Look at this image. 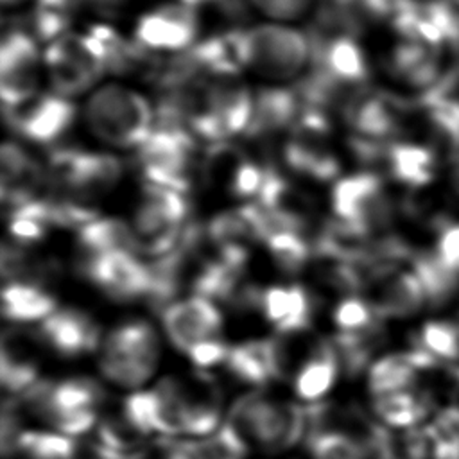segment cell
<instances>
[{
    "mask_svg": "<svg viewBox=\"0 0 459 459\" xmlns=\"http://www.w3.org/2000/svg\"><path fill=\"white\" fill-rule=\"evenodd\" d=\"M13 452L23 459H74L75 445L68 436L50 432H20Z\"/></svg>",
    "mask_w": 459,
    "mask_h": 459,
    "instance_id": "d6a6232c",
    "label": "cell"
},
{
    "mask_svg": "<svg viewBox=\"0 0 459 459\" xmlns=\"http://www.w3.org/2000/svg\"><path fill=\"white\" fill-rule=\"evenodd\" d=\"M56 310V299L47 290L29 281H11L2 292L4 317L18 323L47 319Z\"/></svg>",
    "mask_w": 459,
    "mask_h": 459,
    "instance_id": "83f0119b",
    "label": "cell"
},
{
    "mask_svg": "<svg viewBox=\"0 0 459 459\" xmlns=\"http://www.w3.org/2000/svg\"><path fill=\"white\" fill-rule=\"evenodd\" d=\"M39 337L59 355L79 357L97 350L100 328L88 314L66 308L54 312L43 321Z\"/></svg>",
    "mask_w": 459,
    "mask_h": 459,
    "instance_id": "2e32d148",
    "label": "cell"
},
{
    "mask_svg": "<svg viewBox=\"0 0 459 459\" xmlns=\"http://www.w3.org/2000/svg\"><path fill=\"white\" fill-rule=\"evenodd\" d=\"M230 348L221 339H210L195 344L186 355L197 368H210L226 360Z\"/></svg>",
    "mask_w": 459,
    "mask_h": 459,
    "instance_id": "f35d334b",
    "label": "cell"
},
{
    "mask_svg": "<svg viewBox=\"0 0 459 459\" xmlns=\"http://www.w3.org/2000/svg\"><path fill=\"white\" fill-rule=\"evenodd\" d=\"M5 124L32 143L50 145L59 140L75 120V106L63 95L47 93L23 106L4 108Z\"/></svg>",
    "mask_w": 459,
    "mask_h": 459,
    "instance_id": "7c38bea8",
    "label": "cell"
},
{
    "mask_svg": "<svg viewBox=\"0 0 459 459\" xmlns=\"http://www.w3.org/2000/svg\"><path fill=\"white\" fill-rule=\"evenodd\" d=\"M186 217L188 203L185 194L143 183L133 221L138 253L161 258L174 251L179 246Z\"/></svg>",
    "mask_w": 459,
    "mask_h": 459,
    "instance_id": "277c9868",
    "label": "cell"
},
{
    "mask_svg": "<svg viewBox=\"0 0 459 459\" xmlns=\"http://www.w3.org/2000/svg\"><path fill=\"white\" fill-rule=\"evenodd\" d=\"M429 405L427 396L409 389L375 396L373 411L384 423L396 429H409L429 414Z\"/></svg>",
    "mask_w": 459,
    "mask_h": 459,
    "instance_id": "4dcf8cb0",
    "label": "cell"
},
{
    "mask_svg": "<svg viewBox=\"0 0 459 459\" xmlns=\"http://www.w3.org/2000/svg\"><path fill=\"white\" fill-rule=\"evenodd\" d=\"M36 341L20 330H9L2 339V387L7 393H25L38 382Z\"/></svg>",
    "mask_w": 459,
    "mask_h": 459,
    "instance_id": "603a6c76",
    "label": "cell"
},
{
    "mask_svg": "<svg viewBox=\"0 0 459 459\" xmlns=\"http://www.w3.org/2000/svg\"><path fill=\"white\" fill-rule=\"evenodd\" d=\"M411 0H359L360 9L375 18H394Z\"/></svg>",
    "mask_w": 459,
    "mask_h": 459,
    "instance_id": "60d3db41",
    "label": "cell"
},
{
    "mask_svg": "<svg viewBox=\"0 0 459 459\" xmlns=\"http://www.w3.org/2000/svg\"><path fill=\"white\" fill-rule=\"evenodd\" d=\"M194 152L195 142L188 129L154 127L138 147L136 163L145 183L186 194L190 190Z\"/></svg>",
    "mask_w": 459,
    "mask_h": 459,
    "instance_id": "9c48e42d",
    "label": "cell"
},
{
    "mask_svg": "<svg viewBox=\"0 0 459 459\" xmlns=\"http://www.w3.org/2000/svg\"><path fill=\"white\" fill-rule=\"evenodd\" d=\"M333 323L337 325L339 332H369L380 326L378 314L369 305L368 299L359 296H346L341 299L333 308Z\"/></svg>",
    "mask_w": 459,
    "mask_h": 459,
    "instance_id": "d590c367",
    "label": "cell"
},
{
    "mask_svg": "<svg viewBox=\"0 0 459 459\" xmlns=\"http://www.w3.org/2000/svg\"><path fill=\"white\" fill-rule=\"evenodd\" d=\"M264 242L273 256V262L287 274L299 273L307 265L314 249L305 233L292 230H274Z\"/></svg>",
    "mask_w": 459,
    "mask_h": 459,
    "instance_id": "1f68e13d",
    "label": "cell"
},
{
    "mask_svg": "<svg viewBox=\"0 0 459 459\" xmlns=\"http://www.w3.org/2000/svg\"><path fill=\"white\" fill-rule=\"evenodd\" d=\"M330 203L335 219L368 240L384 231L393 219L384 183L373 172H359L339 179L332 188Z\"/></svg>",
    "mask_w": 459,
    "mask_h": 459,
    "instance_id": "ba28073f",
    "label": "cell"
},
{
    "mask_svg": "<svg viewBox=\"0 0 459 459\" xmlns=\"http://www.w3.org/2000/svg\"><path fill=\"white\" fill-rule=\"evenodd\" d=\"M79 242L84 253H138L133 228L115 217L95 219L79 230Z\"/></svg>",
    "mask_w": 459,
    "mask_h": 459,
    "instance_id": "f546056e",
    "label": "cell"
},
{
    "mask_svg": "<svg viewBox=\"0 0 459 459\" xmlns=\"http://www.w3.org/2000/svg\"><path fill=\"white\" fill-rule=\"evenodd\" d=\"M43 59L52 90L66 99L90 90L108 72L104 45L90 32L59 36L45 48Z\"/></svg>",
    "mask_w": 459,
    "mask_h": 459,
    "instance_id": "5b68a950",
    "label": "cell"
},
{
    "mask_svg": "<svg viewBox=\"0 0 459 459\" xmlns=\"http://www.w3.org/2000/svg\"><path fill=\"white\" fill-rule=\"evenodd\" d=\"M308 452L312 459H368V450L351 436L335 430L308 432Z\"/></svg>",
    "mask_w": 459,
    "mask_h": 459,
    "instance_id": "836d02e7",
    "label": "cell"
},
{
    "mask_svg": "<svg viewBox=\"0 0 459 459\" xmlns=\"http://www.w3.org/2000/svg\"><path fill=\"white\" fill-rule=\"evenodd\" d=\"M2 203L11 210L34 199L41 186L43 167L16 142H4L0 152Z\"/></svg>",
    "mask_w": 459,
    "mask_h": 459,
    "instance_id": "e0dca14e",
    "label": "cell"
},
{
    "mask_svg": "<svg viewBox=\"0 0 459 459\" xmlns=\"http://www.w3.org/2000/svg\"><path fill=\"white\" fill-rule=\"evenodd\" d=\"M84 122L102 143L140 147L154 129V111L142 93L120 84H106L90 95Z\"/></svg>",
    "mask_w": 459,
    "mask_h": 459,
    "instance_id": "6da1fadb",
    "label": "cell"
},
{
    "mask_svg": "<svg viewBox=\"0 0 459 459\" xmlns=\"http://www.w3.org/2000/svg\"><path fill=\"white\" fill-rule=\"evenodd\" d=\"M310 66L321 68L335 81L348 86H360L368 79V61L355 38H335L310 52Z\"/></svg>",
    "mask_w": 459,
    "mask_h": 459,
    "instance_id": "cb8c5ba5",
    "label": "cell"
},
{
    "mask_svg": "<svg viewBox=\"0 0 459 459\" xmlns=\"http://www.w3.org/2000/svg\"><path fill=\"white\" fill-rule=\"evenodd\" d=\"M258 310L280 335L305 332L312 321V299L301 285L260 290Z\"/></svg>",
    "mask_w": 459,
    "mask_h": 459,
    "instance_id": "ac0fdd59",
    "label": "cell"
},
{
    "mask_svg": "<svg viewBox=\"0 0 459 459\" xmlns=\"http://www.w3.org/2000/svg\"><path fill=\"white\" fill-rule=\"evenodd\" d=\"M224 362L228 371L246 384L260 385L269 378L280 377L278 350L273 339L247 341L233 346Z\"/></svg>",
    "mask_w": 459,
    "mask_h": 459,
    "instance_id": "d4e9b609",
    "label": "cell"
},
{
    "mask_svg": "<svg viewBox=\"0 0 459 459\" xmlns=\"http://www.w3.org/2000/svg\"><path fill=\"white\" fill-rule=\"evenodd\" d=\"M455 174H459V156H457V163H455Z\"/></svg>",
    "mask_w": 459,
    "mask_h": 459,
    "instance_id": "7bdbcfd3",
    "label": "cell"
},
{
    "mask_svg": "<svg viewBox=\"0 0 459 459\" xmlns=\"http://www.w3.org/2000/svg\"><path fill=\"white\" fill-rule=\"evenodd\" d=\"M256 9H260L265 16L274 20H294L301 16L310 0H249Z\"/></svg>",
    "mask_w": 459,
    "mask_h": 459,
    "instance_id": "74e56055",
    "label": "cell"
},
{
    "mask_svg": "<svg viewBox=\"0 0 459 459\" xmlns=\"http://www.w3.org/2000/svg\"><path fill=\"white\" fill-rule=\"evenodd\" d=\"M39 56L34 39L22 29L4 34L0 45V97L4 108H18L36 97Z\"/></svg>",
    "mask_w": 459,
    "mask_h": 459,
    "instance_id": "8fae6325",
    "label": "cell"
},
{
    "mask_svg": "<svg viewBox=\"0 0 459 459\" xmlns=\"http://www.w3.org/2000/svg\"><path fill=\"white\" fill-rule=\"evenodd\" d=\"M339 364L333 342L328 339H317L292 375L296 396L307 402L319 400L335 384Z\"/></svg>",
    "mask_w": 459,
    "mask_h": 459,
    "instance_id": "44dd1931",
    "label": "cell"
},
{
    "mask_svg": "<svg viewBox=\"0 0 459 459\" xmlns=\"http://www.w3.org/2000/svg\"><path fill=\"white\" fill-rule=\"evenodd\" d=\"M122 172L120 160L106 152L61 147L54 149L48 158L50 185L61 192L63 197L81 203L115 188Z\"/></svg>",
    "mask_w": 459,
    "mask_h": 459,
    "instance_id": "8992f818",
    "label": "cell"
},
{
    "mask_svg": "<svg viewBox=\"0 0 459 459\" xmlns=\"http://www.w3.org/2000/svg\"><path fill=\"white\" fill-rule=\"evenodd\" d=\"M79 271L106 296L117 301H134L149 298L152 273L136 255L131 253H84Z\"/></svg>",
    "mask_w": 459,
    "mask_h": 459,
    "instance_id": "30bf717a",
    "label": "cell"
},
{
    "mask_svg": "<svg viewBox=\"0 0 459 459\" xmlns=\"http://www.w3.org/2000/svg\"><path fill=\"white\" fill-rule=\"evenodd\" d=\"M194 57L203 74L215 77H231L247 66L246 30L235 29L206 38L192 47Z\"/></svg>",
    "mask_w": 459,
    "mask_h": 459,
    "instance_id": "ffe728a7",
    "label": "cell"
},
{
    "mask_svg": "<svg viewBox=\"0 0 459 459\" xmlns=\"http://www.w3.org/2000/svg\"><path fill=\"white\" fill-rule=\"evenodd\" d=\"M226 423L238 432L247 446L255 445L267 452L287 450L308 432L305 409L265 394L240 398Z\"/></svg>",
    "mask_w": 459,
    "mask_h": 459,
    "instance_id": "7a4b0ae2",
    "label": "cell"
},
{
    "mask_svg": "<svg viewBox=\"0 0 459 459\" xmlns=\"http://www.w3.org/2000/svg\"><path fill=\"white\" fill-rule=\"evenodd\" d=\"M391 70L405 82L416 88H430L437 82L439 61L436 48L405 39L398 43L391 54Z\"/></svg>",
    "mask_w": 459,
    "mask_h": 459,
    "instance_id": "484cf974",
    "label": "cell"
},
{
    "mask_svg": "<svg viewBox=\"0 0 459 459\" xmlns=\"http://www.w3.org/2000/svg\"><path fill=\"white\" fill-rule=\"evenodd\" d=\"M437 362L434 355L416 344L409 351L377 360L369 369L368 387L375 396L409 391L418 380V373L436 368Z\"/></svg>",
    "mask_w": 459,
    "mask_h": 459,
    "instance_id": "d6986e66",
    "label": "cell"
},
{
    "mask_svg": "<svg viewBox=\"0 0 459 459\" xmlns=\"http://www.w3.org/2000/svg\"><path fill=\"white\" fill-rule=\"evenodd\" d=\"M420 348L434 355L437 360H459V323L429 321L418 333Z\"/></svg>",
    "mask_w": 459,
    "mask_h": 459,
    "instance_id": "e575fe53",
    "label": "cell"
},
{
    "mask_svg": "<svg viewBox=\"0 0 459 459\" xmlns=\"http://www.w3.org/2000/svg\"><path fill=\"white\" fill-rule=\"evenodd\" d=\"M357 2H359V0H357Z\"/></svg>",
    "mask_w": 459,
    "mask_h": 459,
    "instance_id": "ee69618b",
    "label": "cell"
},
{
    "mask_svg": "<svg viewBox=\"0 0 459 459\" xmlns=\"http://www.w3.org/2000/svg\"><path fill=\"white\" fill-rule=\"evenodd\" d=\"M247 36V68L258 75L285 81L301 74L310 63V43L307 32L280 23H262Z\"/></svg>",
    "mask_w": 459,
    "mask_h": 459,
    "instance_id": "52a82bcc",
    "label": "cell"
},
{
    "mask_svg": "<svg viewBox=\"0 0 459 459\" xmlns=\"http://www.w3.org/2000/svg\"><path fill=\"white\" fill-rule=\"evenodd\" d=\"M436 255L459 274V222H445L439 230Z\"/></svg>",
    "mask_w": 459,
    "mask_h": 459,
    "instance_id": "8d00e7d4",
    "label": "cell"
},
{
    "mask_svg": "<svg viewBox=\"0 0 459 459\" xmlns=\"http://www.w3.org/2000/svg\"><path fill=\"white\" fill-rule=\"evenodd\" d=\"M364 289H369V305L378 317H407L421 310L427 301L418 276L411 271H389L371 278Z\"/></svg>",
    "mask_w": 459,
    "mask_h": 459,
    "instance_id": "9a60e30c",
    "label": "cell"
},
{
    "mask_svg": "<svg viewBox=\"0 0 459 459\" xmlns=\"http://www.w3.org/2000/svg\"><path fill=\"white\" fill-rule=\"evenodd\" d=\"M448 380H450L452 405L459 409V366H452V368L448 369Z\"/></svg>",
    "mask_w": 459,
    "mask_h": 459,
    "instance_id": "b9f144b4",
    "label": "cell"
},
{
    "mask_svg": "<svg viewBox=\"0 0 459 459\" xmlns=\"http://www.w3.org/2000/svg\"><path fill=\"white\" fill-rule=\"evenodd\" d=\"M411 269L421 281V287L427 296V303L432 307L445 305L459 289V274L452 271L436 251H420L412 253Z\"/></svg>",
    "mask_w": 459,
    "mask_h": 459,
    "instance_id": "f1b7e54d",
    "label": "cell"
},
{
    "mask_svg": "<svg viewBox=\"0 0 459 459\" xmlns=\"http://www.w3.org/2000/svg\"><path fill=\"white\" fill-rule=\"evenodd\" d=\"M384 163L396 181L412 188L425 186L434 179V154L421 145L389 143Z\"/></svg>",
    "mask_w": 459,
    "mask_h": 459,
    "instance_id": "4316f807",
    "label": "cell"
},
{
    "mask_svg": "<svg viewBox=\"0 0 459 459\" xmlns=\"http://www.w3.org/2000/svg\"><path fill=\"white\" fill-rule=\"evenodd\" d=\"M301 113V100L294 88H264L253 99L247 136L258 138L294 126Z\"/></svg>",
    "mask_w": 459,
    "mask_h": 459,
    "instance_id": "7402d4cb",
    "label": "cell"
},
{
    "mask_svg": "<svg viewBox=\"0 0 459 459\" xmlns=\"http://www.w3.org/2000/svg\"><path fill=\"white\" fill-rule=\"evenodd\" d=\"M161 325L170 342L188 353L199 342L219 339L222 316L212 299L192 296L163 308Z\"/></svg>",
    "mask_w": 459,
    "mask_h": 459,
    "instance_id": "5bb4252c",
    "label": "cell"
},
{
    "mask_svg": "<svg viewBox=\"0 0 459 459\" xmlns=\"http://www.w3.org/2000/svg\"><path fill=\"white\" fill-rule=\"evenodd\" d=\"M199 29L195 7L181 2L165 4L140 16L134 39L149 50H186Z\"/></svg>",
    "mask_w": 459,
    "mask_h": 459,
    "instance_id": "4fadbf2b",
    "label": "cell"
},
{
    "mask_svg": "<svg viewBox=\"0 0 459 459\" xmlns=\"http://www.w3.org/2000/svg\"><path fill=\"white\" fill-rule=\"evenodd\" d=\"M160 341L147 321H127L108 333L99 368L109 382L122 387L142 385L156 369Z\"/></svg>",
    "mask_w": 459,
    "mask_h": 459,
    "instance_id": "3957f363",
    "label": "cell"
},
{
    "mask_svg": "<svg viewBox=\"0 0 459 459\" xmlns=\"http://www.w3.org/2000/svg\"><path fill=\"white\" fill-rule=\"evenodd\" d=\"M161 459H210V455L204 443L174 441V443H163Z\"/></svg>",
    "mask_w": 459,
    "mask_h": 459,
    "instance_id": "ab89813d",
    "label": "cell"
}]
</instances>
